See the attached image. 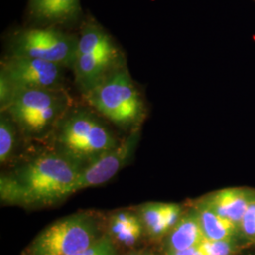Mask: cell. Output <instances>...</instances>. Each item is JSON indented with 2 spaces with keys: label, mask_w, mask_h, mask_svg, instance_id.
I'll return each instance as SVG.
<instances>
[{
  "label": "cell",
  "mask_w": 255,
  "mask_h": 255,
  "mask_svg": "<svg viewBox=\"0 0 255 255\" xmlns=\"http://www.w3.org/2000/svg\"><path fill=\"white\" fill-rule=\"evenodd\" d=\"M86 101L119 127L132 128L144 116L142 98L126 69L114 70L84 93Z\"/></svg>",
  "instance_id": "obj_4"
},
{
  "label": "cell",
  "mask_w": 255,
  "mask_h": 255,
  "mask_svg": "<svg viewBox=\"0 0 255 255\" xmlns=\"http://www.w3.org/2000/svg\"><path fill=\"white\" fill-rule=\"evenodd\" d=\"M199 218L204 237L209 240L236 239L239 228L236 224L219 216L204 201H201L194 210Z\"/></svg>",
  "instance_id": "obj_12"
},
{
  "label": "cell",
  "mask_w": 255,
  "mask_h": 255,
  "mask_svg": "<svg viewBox=\"0 0 255 255\" xmlns=\"http://www.w3.org/2000/svg\"><path fill=\"white\" fill-rule=\"evenodd\" d=\"M255 197L253 192L233 187L214 192L203 201L219 216L239 228L240 221Z\"/></svg>",
  "instance_id": "obj_10"
},
{
  "label": "cell",
  "mask_w": 255,
  "mask_h": 255,
  "mask_svg": "<svg viewBox=\"0 0 255 255\" xmlns=\"http://www.w3.org/2000/svg\"><path fill=\"white\" fill-rule=\"evenodd\" d=\"M69 100L64 89H27L14 92L4 110L24 133L43 136L65 117Z\"/></svg>",
  "instance_id": "obj_3"
},
{
  "label": "cell",
  "mask_w": 255,
  "mask_h": 255,
  "mask_svg": "<svg viewBox=\"0 0 255 255\" xmlns=\"http://www.w3.org/2000/svg\"><path fill=\"white\" fill-rule=\"evenodd\" d=\"M95 219L76 214L49 225L34 239L31 255H75L92 246L100 237Z\"/></svg>",
  "instance_id": "obj_5"
},
{
  "label": "cell",
  "mask_w": 255,
  "mask_h": 255,
  "mask_svg": "<svg viewBox=\"0 0 255 255\" xmlns=\"http://www.w3.org/2000/svg\"><path fill=\"white\" fill-rule=\"evenodd\" d=\"M239 234L250 243L255 244V197L240 221Z\"/></svg>",
  "instance_id": "obj_19"
},
{
  "label": "cell",
  "mask_w": 255,
  "mask_h": 255,
  "mask_svg": "<svg viewBox=\"0 0 255 255\" xmlns=\"http://www.w3.org/2000/svg\"><path fill=\"white\" fill-rule=\"evenodd\" d=\"M30 9L38 18L64 22L78 15L80 0H31Z\"/></svg>",
  "instance_id": "obj_13"
},
{
  "label": "cell",
  "mask_w": 255,
  "mask_h": 255,
  "mask_svg": "<svg viewBox=\"0 0 255 255\" xmlns=\"http://www.w3.org/2000/svg\"><path fill=\"white\" fill-rule=\"evenodd\" d=\"M63 66L45 60L13 55L2 67L13 91L63 89Z\"/></svg>",
  "instance_id": "obj_7"
},
{
  "label": "cell",
  "mask_w": 255,
  "mask_h": 255,
  "mask_svg": "<svg viewBox=\"0 0 255 255\" xmlns=\"http://www.w3.org/2000/svg\"><path fill=\"white\" fill-rule=\"evenodd\" d=\"M78 42L73 36L52 28H33L20 34L14 46V54L45 60L74 67Z\"/></svg>",
  "instance_id": "obj_6"
},
{
  "label": "cell",
  "mask_w": 255,
  "mask_h": 255,
  "mask_svg": "<svg viewBox=\"0 0 255 255\" xmlns=\"http://www.w3.org/2000/svg\"><path fill=\"white\" fill-rule=\"evenodd\" d=\"M139 140L138 131L133 130L128 136L120 140L119 145L99 160L82 168L74 183L72 193L85 188L99 186L109 182L132 156Z\"/></svg>",
  "instance_id": "obj_8"
},
{
  "label": "cell",
  "mask_w": 255,
  "mask_h": 255,
  "mask_svg": "<svg viewBox=\"0 0 255 255\" xmlns=\"http://www.w3.org/2000/svg\"><path fill=\"white\" fill-rule=\"evenodd\" d=\"M82 167L57 151L38 155L0 179L1 201L11 205L43 206L72 195Z\"/></svg>",
  "instance_id": "obj_1"
},
{
  "label": "cell",
  "mask_w": 255,
  "mask_h": 255,
  "mask_svg": "<svg viewBox=\"0 0 255 255\" xmlns=\"http://www.w3.org/2000/svg\"><path fill=\"white\" fill-rule=\"evenodd\" d=\"M75 255H116V248L107 236L101 237L92 246Z\"/></svg>",
  "instance_id": "obj_20"
},
{
  "label": "cell",
  "mask_w": 255,
  "mask_h": 255,
  "mask_svg": "<svg viewBox=\"0 0 255 255\" xmlns=\"http://www.w3.org/2000/svg\"><path fill=\"white\" fill-rule=\"evenodd\" d=\"M117 56L116 47L95 53L77 54L73 68L77 82L84 93L114 71L113 66Z\"/></svg>",
  "instance_id": "obj_9"
},
{
  "label": "cell",
  "mask_w": 255,
  "mask_h": 255,
  "mask_svg": "<svg viewBox=\"0 0 255 255\" xmlns=\"http://www.w3.org/2000/svg\"><path fill=\"white\" fill-rule=\"evenodd\" d=\"M140 219L143 222L144 228L153 237H163L170 232L168 228L165 215L164 203L163 202H148L141 206Z\"/></svg>",
  "instance_id": "obj_15"
},
{
  "label": "cell",
  "mask_w": 255,
  "mask_h": 255,
  "mask_svg": "<svg viewBox=\"0 0 255 255\" xmlns=\"http://www.w3.org/2000/svg\"><path fill=\"white\" fill-rule=\"evenodd\" d=\"M204 255L202 251H201L200 246L196 247V248H192V249H188V250H184V251H181V252H177L174 253L171 255Z\"/></svg>",
  "instance_id": "obj_21"
},
{
  "label": "cell",
  "mask_w": 255,
  "mask_h": 255,
  "mask_svg": "<svg viewBox=\"0 0 255 255\" xmlns=\"http://www.w3.org/2000/svg\"><path fill=\"white\" fill-rule=\"evenodd\" d=\"M111 233L120 243L132 246L140 239L144 225L140 216L128 211L115 214L110 220Z\"/></svg>",
  "instance_id": "obj_14"
},
{
  "label": "cell",
  "mask_w": 255,
  "mask_h": 255,
  "mask_svg": "<svg viewBox=\"0 0 255 255\" xmlns=\"http://www.w3.org/2000/svg\"><path fill=\"white\" fill-rule=\"evenodd\" d=\"M56 150L82 168L99 160L118 146L120 140L86 111H75L59 122Z\"/></svg>",
  "instance_id": "obj_2"
},
{
  "label": "cell",
  "mask_w": 255,
  "mask_h": 255,
  "mask_svg": "<svg viewBox=\"0 0 255 255\" xmlns=\"http://www.w3.org/2000/svg\"><path fill=\"white\" fill-rule=\"evenodd\" d=\"M205 237L195 211L183 216L170 232L167 239V254L196 248L204 241Z\"/></svg>",
  "instance_id": "obj_11"
},
{
  "label": "cell",
  "mask_w": 255,
  "mask_h": 255,
  "mask_svg": "<svg viewBox=\"0 0 255 255\" xmlns=\"http://www.w3.org/2000/svg\"><path fill=\"white\" fill-rule=\"evenodd\" d=\"M16 141L14 122L7 113L1 115L0 119V162L5 164L13 153Z\"/></svg>",
  "instance_id": "obj_17"
},
{
  "label": "cell",
  "mask_w": 255,
  "mask_h": 255,
  "mask_svg": "<svg viewBox=\"0 0 255 255\" xmlns=\"http://www.w3.org/2000/svg\"><path fill=\"white\" fill-rule=\"evenodd\" d=\"M200 248L204 255H235L238 251L236 239L209 240L205 238Z\"/></svg>",
  "instance_id": "obj_18"
},
{
  "label": "cell",
  "mask_w": 255,
  "mask_h": 255,
  "mask_svg": "<svg viewBox=\"0 0 255 255\" xmlns=\"http://www.w3.org/2000/svg\"><path fill=\"white\" fill-rule=\"evenodd\" d=\"M115 48L109 35L96 26H88L82 31L78 42L77 54L95 53Z\"/></svg>",
  "instance_id": "obj_16"
}]
</instances>
